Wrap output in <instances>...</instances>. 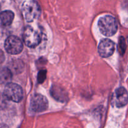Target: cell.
<instances>
[{
  "label": "cell",
  "instance_id": "cell-11",
  "mask_svg": "<svg viewBox=\"0 0 128 128\" xmlns=\"http://www.w3.org/2000/svg\"><path fill=\"white\" fill-rule=\"evenodd\" d=\"M12 71L9 68H0V82L2 83H10L12 79Z\"/></svg>",
  "mask_w": 128,
  "mask_h": 128
},
{
  "label": "cell",
  "instance_id": "cell-1",
  "mask_svg": "<svg viewBox=\"0 0 128 128\" xmlns=\"http://www.w3.org/2000/svg\"><path fill=\"white\" fill-rule=\"evenodd\" d=\"M98 27L101 34L106 36H113L118 28L116 20L110 15H105L100 18L98 21Z\"/></svg>",
  "mask_w": 128,
  "mask_h": 128
},
{
  "label": "cell",
  "instance_id": "cell-2",
  "mask_svg": "<svg viewBox=\"0 0 128 128\" xmlns=\"http://www.w3.org/2000/svg\"><path fill=\"white\" fill-rule=\"evenodd\" d=\"M24 18L27 22H32L38 18L41 14V7L35 0L25 2L22 7Z\"/></svg>",
  "mask_w": 128,
  "mask_h": 128
},
{
  "label": "cell",
  "instance_id": "cell-9",
  "mask_svg": "<svg viewBox=\"0 0 128 128\" xmlns=\"http://www.w3.org/2000/svg\"><path fill=\"white\" fill-rule=\"evenodd\" d=\"M50 94L54 99L61 102H64L68 99V95L64 89L58 85H54L50 89Z\"/></svg>",
  "mask_w": 128,
  "mask_h": 128
},
{
  "label": "cell",
  "instance_id": "cell-3",
  "mask_svg": "<svg viewBox=\"0 0 128 128\" xmlns=\"http://www.w3.org/2000/svg\"><path fill=\"white\" fill-rule=\"evenodd\" d=\"M22 37L25 45L30 48L36 47L41 41V35L40 31L30 25L25 27Z\"/></svg>",
  "mask_w": 128,
  "mask_h": 128
},
{
  "label": "cell",
  "instance_id": "cell-6",
  "mask_svg": "<svg viewBox=\"0 0 128 128\" xmlns=\"http://www.w3.org/2000/svg\"><path fill=\"white\" fill-rule=\"evenodd\" d=\"M48 107L47 98L40 94H34L30 101V109L34 112H42Z\"/></svg>",
  "mask_w": 128,
  "mask_h": 128
},
{
  "label": "cell",
  "instance_id": "cell-8",
  "mask_svg": "<svg viewBox=\"0 0 128 128\" xmlns=\"http://www.w3.org/2000/svg\"><path fill=\"white\" fill-rule=\"evenodd\" d=\"M115 44L110 39L105 38L100 41L98 45V53L102 58H108L114 53Z\"/></svg>",
  "mask_w": 128,
  "mask_h": 128
},
{
  "label": "cell",
  "instance_id": "cell-7",
  "mask_svg": "<svg viewBox=\"0 0 128 128\" xmlns=\"http://www.w3.org/2000/svg\"><path fill=\"white\" fill-rule=\"evenodd\" d=\"M128 102V92L125 88L121 87L116 89L112 97V104L117 107H122Z\"/></svg>",
  "mask_w": 128,
  "mask_h": 128
},
{
  "label": "cell",
  "instance_id": "cell-13",
  "mask_svg": "<svg viewBox=\"0 0 128 128\" xmlns=\"http://www.w3.org/2000/svg\"><path fill=\"white\" fill-rule=\"evenodd\" d=\"M126 48V44L125 39L123 36H121L120 38L118 43V50L119 52L121 53V55H123L125 53Z\"/></svg>",
  "mask_w": 128,
  "mask_h": 128
},
{
  "label": "cell",
  "instance_id": "cell-10",
  "mask_svg": "<svg viewBox=\"0 0 128 128\" xmlns=\"http://www.w3.org/2000/svg\"><path fill=\"white\" fill-rule=\"evenodd\" d=\"M14 18V15L12 11L10 10H6L0 13V20L2 25L5 26L11 25Z\"/></svg>",
  "mask_w": 128,
  "mask_h": 128
},
{
  "label": "cell",
  "instance_id": "cell-12",
  "mask_svg": "<svg viewBox=\"0 0 128 128\" xmlns=\"http://www.w3.org/2000/svg\"><path fill=\"white\" fill-rule=\"evenodd\" d=\"M11 67L15 72L19 73L23 70L24 64L21 60H15L11 64Z\"/></svg>",
  "mask_w": 128,
  "mask_h": 128
},
{
  "label": "cell",
  "instance_id": "cell-14",
  "mask_svg": "<svg viewBox=\"0 0 128 128\" xmlns=\"http://www.w3.org/2000/svg\"><path fill=\"white\" fill-rule=\"evenodd\" d=\"M46 77V71L44 70H42L40 71L38 75V81L39 83L41 84L45 80Z\"/></svg>",
  "mask_w": 128,
  "mask_h": 128
},
{
  "label": "cell",
  "instance_id": "cell-5",
  "mask_svg": "<svg viewBox=\"0 0 128 128\" xmlns=\"http://www.w3.org/2000/svg\"><path fill=\"white\" fill-rule=\"evenodd\" d=\"M6 51L11 55H18L22 51L23 44L21 40L16 36H10L4 43Z\"/></svg>",
  "mask_w": 128,
  "mask_h": 128
},
{
  "label": "cell",
  "instance_id": "cell-4",
  "mask_svg": "<svg viewBox=\"0 0 128 128\" xmlns=\"http://www.w3.org/2000/svg\"><path fill=\"white\" fill-rule=\"evenodd\" d=\"M4 95L8 100L14 102H20L23 99V90L18 84L10 82L5 86Z\"/></svg>",
  "mask_w": 128,
  "mask_h": 128
},
{
  "label": "cell",
  "instance_id": "cell-15",
  "mask_svg": "<svg viewBox=\"0 0 128 128\" xmlns=\"http://www.w3.org/2000/svg\"><path fill=\"white\" fill-rule=\"evenodd\" d=\"M0 8H1V5H0Z\"/></svg>",
  "mask_w": 128,
  "mask_h": 128
}]
</instances>
